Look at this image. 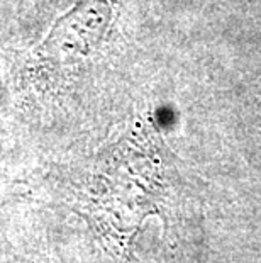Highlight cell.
<instances>
[{
    "label": "cell",
    "instance_id": "6da1fadb",
    "mask_svg": "<svg viewBox=\"0 0 261 263\" xmlns=\"http://www.w3.org/2000/svg\"><path fill=\"white\" fill-rule=\"evenodd\" d=\"M109 21L110 7L104 0L83 2L53 27L43 49L56 58L85 54L102 37Z\"/></svg>",
    "mask_w": 261,
    "mask_h": 263
}]
</instances>
